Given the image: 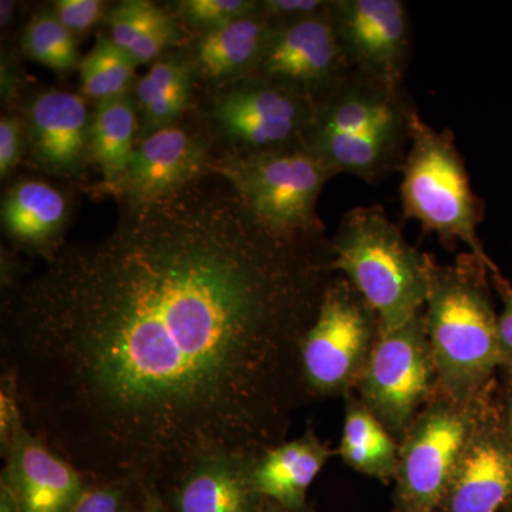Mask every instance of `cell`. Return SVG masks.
Here are the masks:
<instances>
[{"mask_svg":"<svg viewBox=\"0 0 512 512\" xmlns=\"http://www.w3.org/2000/svg\"><path fill=\"white\" fill-rule=\"evenodd\" d=\"M330 271L329 245L275 237L231 185L195 183L10 285L2 372L26 427L89 480L163 493L204 458L284 443Z\"/></svg>","mask_w":512,"mask_h":512,"instance_id":"cell-1","label":"cell"},{"mask_svg":"<svg viewBox=\"0 0 512 512\" xmlns=\"http://www.w3.org/2000/svg\"><path fill=\"white\" fill-rule=\"evenodd\" d=\"M416 107L403 87L352 73L315 104L302 143L336 175L377 184L402 171Z\"/></svg>","mask_w":512,"mask_h":512,"instance_id":"cell-2","label":"cell"},{"mask_svg":"<svg viewBox=\"0 0 512 512\" xmlns=\"http://www.w3.org/2000/svg\"><path fill=\"white\" fill-rule=\"evenodd\" d=\"M476 256L461 255L456 264L433 265L424 328L436 379L447 397L468 402L495 367L505 363L485 272Z\"/></svg>","mask_w":512,"mask_h":512,"instance_id":"cell-3","label":"cell"},{"mask_svg":"<svg viewBox=\"0 0 512 512\" xmlns=\"http://www.w3.org/2000/svg\"><path fill=\"white\" fill-rule=\"evenodd\" d=\"M332 271L345 275L376 313L380 332L421 315L434 262L412 247L380 205L346 212L329 244Z\"/></svg>","mask_w":512,"mask_h":512,"instance_id":"cell-4","label":"cell"},{"mask_svg":"<svg viewBox=\"0 0 512 512\" xmlns=\"http://www.w3.org/2000/svg\"><path fill=\"white\" fill-rule=\"evenodd\" d=\"M400 185L403 215L443 244L466 245L468 252L498 274L478 238L483 205L471 188L466 164L450 130H437L414 111L409 150Z\"/></svg>","mask_w":512,"mask_h":512,"instance_id":"cell-5","label":"cell"},{"mask_svg":"<svg viewBox=\"0 0 512 512\" xmlns=\"http://www.w3.org/2000/svg\"><path fill=\"white\" fill-rule=\"evenodd\" d=\"M218 171L266 231L285 241L325 244L316 205L336 174L305 144L237 154Z\"/></svg>","mask_w":512,"mask_h":512,"instance_id":"cell-6","label":"cell"},{"mask_svg":"<svg viewBox=\"0 0 512 512\" xmlns=\"http://www.w3.org/2000/svg\"><path fill=\"white\" fill-rule=\"evenodd\" d=\"M379 336V319L355 286L346 278L330 279L299 345L306 390L333 394L359 382Z\"/></svg>","mask_w":512,"mask_h":512,"instance_id":"cell-7","label":"cell"},{"mask_svg":"<svg viewBox=\"0 0 512 512\" xmlns=\"http://www.w3.org/2000/svg\"><path fill=\"white\" fill-rule=\"evenodd\" d=\"M477 429L468 402L431 404L404 436L396 477L397 512H439L464 448Z\"/></svg>","mask_w":512,"mask_h":512,"instance_id":"cell-8","label":"cell"},{"mask_svg":"<svg viewBox=\"0 0 512 512\" xmlns=\"http://www.w3.org/2000/svg\"><path fill=\"white\" fill-rule=\"evenodd\" d=\"M436 369L423 315L380 332L359 379L362 402L390 433L404 434L431 392Z\"/></svg>","mask_w":512,"mask_h":512,"instance_id":"cell-9","label":"cell"},{"mask_svg":"<svg viewBox=\"0 0 512 512\" xmlns=\"http://www.w3.org/2000/svg\"><path fill=\"white\" fill-rule=\"evenodd\" d=\"M352 72L329 9L312 18L272 25L252 76L318 104Z\"/></svg>","mask_w":512,"mask_h":512,"instance_id":"cell-10","label":"cell"},{"mask_svg":"<svg viewBox=\"0 0 512 512\" xmlns=\"http://www.w3.org/2000/svg\"><path fill=\"white\" fill-rule=\"evenodd\" d=\"M330 20L353 70L403 87L412 47L409 9L402 0H332Z\"/></svg>","mask_w":512,"mask_h":512,"instance_id":"cell-11","label":"cell"},{"mask_svg":"<svg viewBox=\"0 0 512 512\" xmlns=\"http://www.w3.org/2000/svg\"><path fill=\"white\" fill-rule=\"evenodd\" d=\"M313 111L311 100L251 76L220 97L214 114L241 154H254L302 143Z\"/></svg>","mask_w":512,"mask_h":512,"instance_id":"cell-12","label":"cell"},{"mask_svg":"<svg viewBox=\"0 0 512 512\" xmlns=\"http://www.w3.org/2000/svg\"><path fill=\"white\" fill-rule=\"evenodd\" d=\"M2 458L0 484L12 494L18 512H67L86 488L82 471L32 433L25 421Z\"/></svg>","mask_w":512,"mask_h":512,"instance_id":"cell-13","label":"cell"},{"mask_svg":"<svg viewBox=\"0 0 512 512\" xmlns=\"http://www.w3.org/2000/svg\"><path fill=\"white\" fill-rule=\"evenodd\" d=\"M208 167L204 147L177 126L141 138L119 181L107 191L127 205L151 204L198 183Z\"/></svg>","mask_w":512,"mask_h":512,"instance_id":"cell-14","label":"cell"},{"mask_svg":"<svg viewBox=\"0 0 512 512\" xmlns=\"http://www.w3.org/2000/svg\"><path fill=\"white\" fill-rule=\"evenodd\" d=\"M258 457L222 454L198 461L163 491L170 512H259L264 498L252 484Z\"/></svg>","mask_w":512,"mask_h":512,"instance_id":"cell-15","label":"cell"},{"mask_svg":"<svg viewBox=\"0 0 512 512\" xmlns=\"http://www.w3.org/2000/svg\"><path fill=\"white\" fill-rule=\"evenodd\" d=\"M512 498V444L477 426L458 461L441 512H498Z\"/></svg>","mask_w":512,"mask_h":512,"instance_id":"cell-16","label":"cell"},{"mask_svg":"<svg viewBox=\"0 0 512 512\" xmlns=\"http://www.w3.org/2000/svg\"><path fill=\"white\" fill-rule=\"evenodd\" d=\"M89 111L79 94L49 90L30 106L29 133L33 154L50 173H74L90 148Z\"/></svg>","mask_w":512,"mask_h":512,"instance_id":"cell-17","label":"cell"},{"mask_svg":"<svg viewBox=\"0 0 512 512\" xmlns=\"http://www.w3.org/2000/svg\"><path fill=\"white\" fill-rule=\"evenodd\" d=\"M329 457L328 444L308 431L305 436L284 441L256 458L252 484L264 500L293 512H306L309 488Z\"/></svg>","mask_w":512,"mask_h":512,"instance_id":"cell-18","label":"cell"},{"mask_svg":"<svg viewBox=\"0 0 512 512\" xmlns=\"http://www.w3.org/2000/svg\"><path fill=\"white\" fill-rule=\"evenodd\" d=\"M271 30L272 23L262 13L208 30L195 50L198 66L211 79L254 74Z\"/></svg>","mask_w":512,"mask_h":512,"instance_id":"cell-19","label":"cell"},{"mask_svg":"<svg viewBox=\"0 0 512 512\" xmlns=\"http://www.w3.org/2000/svg\"><path fill=\"white\" fill-rule=\"evenodd\" d=\"M66 200L52 185L23 181L12 188L2 204L3 227L10 237L28 245H45L62 228Z\"/></svg>","mask_w":512,"mask_h":512,"instance_id":"cell-20","label":"cell"},{"mask_svg":"<svg viewBox=\"0 0 512 512\" xmlns=\"http://www.w3.org/2000/svg\"><path fill=\"white\" fill-rule=\"evenodd\" d=\"M400 448L382 421L363 402L352 400L346 410L339 454L349 467L387 481L396 477Z\"/></svg>","mask_w":512,"mask_h":512,"instance_id":"cell-21","label":"cell"},{"mask_svg":"<svg viewBox=\"0 0 512 512\" xmlns=\"http://www.w3.org/2000/svg\"><path fill=\"white\" fill-rule=\"evenodd\" d=\"M137 131V103L130 94L97 104L90 127V154L100 165L103 187L120 180L133 154Z\"/></svg>","mask_w":512,"mask_h":512,"instance_id":"cell-22","label":"cell"},{"mask_svg":"<svg viewBox=\"0 0 512 512\" xmlns=\"http://www.w3.org/2000/svg\"><path fill=\"white\" fill-rule=\"evenodd\" d=\"M110 39L137 64L157 60L178 39L173 18L153 2L124 0L109 13Z\"/></svg>","mask_w":512,"mask_h":512,"instance_id":"cell-23","label":"cell"},{"mask_svg":"<svg viewBox=\"0 0 512 512\" xmlns=\"http://www.w3.org/2000/svg\"><path fill=\"white\" fill-rule=\"evenodd\" d=\"M191 67L183 57L157 60L137 84L136 103L144 137L161 128L175 126L190 96Z\"/></svg>","mask_w":512,"mask_h":512,"instance_id":"cell-24","label":"cell"},{"mask_svg":"<svg viewBox=\"0 0 512 512\" xmlns=\"http://www.w3.org/2000/svg\"><path fill=\"white\" fill-rule=\"evenodd\" d=\"M137 66L110 37H100L79 64L83 93L97 104L128 94Z\"/></svg>","mask_w":512,"mask_h":512,"instance_id":"cell-25","label":"cell"},{"mask_svg":"<svg viewBox=\"0 0 512 512\" xmlns=\"http://www.w3.org/2000/svg\"><path fill=\"white\" fill-rule=\"evenodd\" d=\"M23 47L33 60L56 72H70L80 64L74 33L55 13L42 12L30 20L23 35Z\"/></svg>","mask_w":512,"mask_h":512,"instance_id":"cell-26","label":"cell"},{"mask_svg":"<svg viewBox=\"0 0 512 512\" xmlns=\"http://www.w3.org/2000/svg\"><path fill=\"white\" fill-rule=\"evenodd\" d=\"M144 488L126 481L89 480L79 500L67 512H138Z\"/></svg>","mask_w":512,"mask_h":512,"instance_id":"cell-27","label":"cell"},{"mask_svg":"<svg viewBox=\"0 0 512 512\" xmlns=\"http://www.w3.org/2000/svg\"><path fill=\"white\" fill-rule=\"evenodd\" d=\"M181 18L197 28H221L235 20L261 13V2L255 0H184L178 3Z\"/></svg>","mask_w":512,"mask_h":512,"instance_id":"cell-28","label":"cell"},{"mask_svg":"<svg viewBox=\"0 0 512 512\" xmlns=\"http://www.w3.org/2000/svg\"><path fill=\"white\" fill-rule=\"evenodd\" d=\"M22 406L19 402L15 380L8 373L2 372L0 379V451H8L16 431L23 423Z\"/></svg>","mask_w":512,"mask_h":512,"instance_id":"cell-29","label":"cell"},{"mask_svg":"<svg viewBox=\"0 0 512 512\" xmlns=\"http://www.w3.org/2000/svg\"><path fill=\"white\" fill-rule=\"evenodd\" d=\"M332 0H265L261 13L272 25L295 22L322 15L330 9Z\"/></svg>","mask_w":512,"mask_h":512,"instance_id":"cell-30","label":"cell"},{"mask_svg":"<svg viewBox=\"0 0 512 512\" xmlns=\"http://www.w3.org/2000/svg\"><path fill=\"white\" fill-rule=\"evenodd\" d=\"M106 3L100 0H57L55 15L72 33L93 28L104 16Z\"/></svg>","mask_w":512,"mask_h":512,"instance_id":"cell-31","label":"cell"},{"mask_svg":"<svg viewBox=\"0 0 512 512\" xmlns=\"http://www.w3.org/2000/svg\"><path fill=\"white\" fill-rule=\"evenodd\" d=\"M23 133L15 117H2L0 121V175L8 177L22 156Z\"/></svg>","mask_w":512,"mask_h":512,"instance_id":"cell-32","label":"cell"},{"mask_svg":"<svg viewBox=\"0 0 512 512\" xmlns=\"http://www.w3.org/2000/svg\"><path fill=\"white\" fill-rule=\"evenodd\" d=\"M503 293V312L498 316V333H500L501 348L505 356V362L512 363V288L503 281L500 274L494 275Z\"/></svg>","mask_w":512,"mask_h":512,"instance_id":"cell-33","label":"cell"},{"mask_svg":"<svg viewBox=\"0 0 512 512\" xmlns=\"http://www.w3.org/2000/svg\"><path fill=\"white\" fill-rule=\"evenodd\" d=\"M138 512H170L167 510L160 490L154 487L144 488L143 503Z\"/></svg>","mask_w":512,"mask_h":512,"instance_id":"cell-34","label":"cell"},{"mask_svg":"<svg viewBox=\"0 0 512 512\" xmlns=\"http://www.w3.org/2000/svg\"><path fill=\"white\" fill-rule=\"evenodd\" d=\"M0 512H18L16 511L12 494H10L8 488L2 484H0Z\"/></svg>","mask_w":512,"mask_h":512,"instance_id":"cell-35","label":"cell"},{"mask_svg":"<svg viewBox=\"0 0 512 512\" xmlns=\"http://www.w3.org/2000/svg\"><path fill=\"white\" fill-rule=\"evenodd\" d=\"M13 9H15V3L2 2V6H0V18H2V26L8 25L10 19H12Z\"/></svg>","mask_w":512,"mask_h":512,"instance_id":"cell-36","label":"cell"},{"mask_svg":"<svg viewBox=\"0 0 512 512\" xmlns=\"http://www.w3.org/2000/svg\"><path fill=\"white\" fill-rule=\"evenodd\" d=\"M259 512H293L288 510V508L282 507V505L274 503L271 500H264V504H262L261 511Z\"/></svg>","mask_w":512,"mask_h":512,"instance_id":"cell-37","label":"cell"},{"mask_svg":"<svg viewBox=\"0 0 512 512\" xmlns=\"http://www.w3.org/2000/svg\"><path fill=\"white\" fill-rule=\"evenodd\" d=\"M510 433H511V437H512V410L510 413Z\"/></svg>","mask_w":512,"mask_h":512,"instance_id":"cell-38","label":"cell"},{"mask_svg":"<svg viewBox=\"0 0 512 512\" xmlns=\"http://www.w3.org/2000/svg\"><path fill=\"white\" fill-rule=\"evenodd\" d=\"M511 512H512V507H511Z\"/></svg>","mask_w":512,"mask_h":512,"instance_id":"cell-39","label":"cell"}]
</instances>
